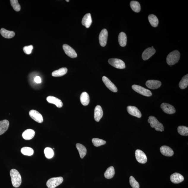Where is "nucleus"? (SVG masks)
<instances>
[{"label":"nucleus","instance_id":"nucleus-1","mask_svg":"<svg viewBox=\"0 0 188 188\" xmlns=\"http://www.w3.org/2000/svg\"><path fill=\"white\" fill-rule=\"evenodd\" d=\"M10 174L13 187H19L22 183V179L19 171L15 169H12L10 171Z\"/></svg>","mask_w":188,"mask_h":188},{"label":"nucleus","instance_id":"nucleus-2","mask_svg":"<svg viewBox=\"0 0 188 188\" xmlns=\"http://www.w3.org/2000/svg\"><path fill=\"white\" fill-rule=\"evenodd\" d=\"M180 58V53L177 50H174L170 53L167 58V62L170 66L174 65L178 62Z\"/></svg>","mask_w":188,"mask_h":188},{"label":"nucleus","instance_id":"nucleus-3","mask_svg":"<svg viewBox=\"0 0 188 188\" xmlns=\"http://www.w3.org/2000/svg\"><path fill=\"white\" fill-rule=\"evenodd\" d=\"M148 122L150 123L151 128H154L156 130L161 132L164 131V127L163 125L159 122L155 117L149 116Z\"/></svg>","mask_w":188,"mask_h":188},{"label":"nucleus","instance_id":"nucleus-4","mask_svg":"<svg viewBox=\"0 0 188 188\" xmlns=\"http://www.w3.org/2000/svg\"><path fill=\"white\" fill-rule=\"evenodd\" d=\"M63 181V178L61 177L52 178L48 180L46 185L48 188H55L60 185Z\"/></svg>","mask_w":188,"mask_h":188},{"label":"nucleus","instance_id":"nucleus-5","mask_svg":"<svg viewBox=\"0 0 188 188\" xmlns=\"http://www.w3.org/2000/svg\"><path fill=\"white\" fill-rule=\"evenodd\" d=\"M132 88L135 91L139 94L146 97H150L152 96V93L151 91L140 86L133 85Z\"/></svg>","mask_w":188,"mask_h":188},{"label":"nucleus","instance_id":"nucleus-6","mask_svg":"<svg viewBox=\"0 0 188 188\" xmlns=\"http://www.w3.org/2000/svg\"><path fill=\"white\" fill-rule=\"evenodd\" d=\"M109 64L114 67L120 69L125 68V63L122 60L118 59L112 58L108 61Z\"/></svg>","mask_w":188,"mask_h":188},{"label":"nucleus","instance_id":"nucleus-7","mask_svg":"<svg viewBox=\"0 0 188 188\" xmlns=\"http://www.w3.org/2000/svg\"><path fill=\"white\" fill-rule=\"evenodd\" d=\"M135 156L137 161L139 163L145 164L147 162V157L145 153L140 149L135 151Z\"/></svg>","mask_w":188,"mask_h":188},{"label":"nucleus","instance_id":"nucleus-8","mask_svg":"<svg viewBox=\"0 0 188 188\" xmlns=\"http://www.w3.org/2000/svg\"><path fill=\"white\" fill-rule=\"evenodd\" d=\"M108 36L107 30L104 29L102 30L99 36V41L101 46L105 47L106 45Z\"/></svg>","mask_w":188,"mask_h":188},{"label":"nucleus","instance_id":"nucleus-9","mask_svg":"<svg viewBox=\"0 0 188 188\" xmlns=\"http://www.w3.org/2000/svg\"><path fill=\"white\" fill-rule=\"evenodd\" d=\"M30 117L38 123H41L43 121V117L42 115L37 110H31L29 112Z\"/></svg>","mask_w":188,"mask_h":188},{"label":"nucleus","instance_id":"nucleus-10","mask_svg":"<svg viewBox=\"0 0 188 188\" xmlns=\"http://www.w3.org/2000/svg\"><path fill=\"white\" fill-rule=\"evenodd\" d=\"M63 48L67 55L70 58H74L77 56V54L75 50L67 44H64L63 45Z\"/></svg>","mask_w":188,"mask_h":188},{"label":"nucleus","instance_id":"nucleus-11","mask_svg":"<svg viewBox=\"0 0 188 188\" xmlns=\"http://www.w3.org/2000/svg\"><path fill=\"white\" fill-rule=\"evenodd\" d=\"M161 108L163 112L167 114H173L176 112L174 107L167 103H163L161 105Z\"/></svg>","mask_w":188,"mask_h":188},{"label":"nucleus","instance_id":"nucleus-12","mask_svg":"<svg viewBox=\"0 0 188 188\" xmlns=\"http://www.w3.org/2000/svg\"><path fill=\"white\" fill-rule=\"evenodd\" d=\"M102 80L104 83L109 89L113 92H118V90L116 87L108 78L106 76H103Z\"/></svg>","mask_w":188,"mask_h":188},{"label":"nucleus","instance_id":"nucleus-13","mask_svg":"<svg viewBox=\"0 0 188 188\" xmlns=\"http://www.w3.org/2000/svg\"><path fill=\"white\" fill-rule=\"evenodd\" d=\"M161 84L160 81L154 80H148L146 83V85L147 87L151 89H158L161 86Z\"/></svg>","mask_w":188,"mask_h":188},{"label":"nucleus","instance_id":"nucleus-14","mask_svg":"<svg viewBox=\"0 0 188 188\" xmlns=\"http://www.w3.org/2000/svg\"><path fill=\"white\" fill-rule=\"evenodd\" d=\"M127 110L129 114L131 116L140 118L141 114L138 109L135 106H129L127 107Z\"/></svg>","mask_w":188,"mask_h":188},{"label":"nucleus","instance_id":"nucleus-15","mask_svg":"<svg viewBox=\"0 0 188 188\" xmlns=\"http://www.w3.org/2000/svg\"><path fill=\"white\" fill-rule=\"evenodd\" d=\"M170 179L172 182L174 184H179L183 182L184 178L181 174L176 173L171 175Z\"/></svg>","mask_w":188,"mask_h":188},{"label":"nucleus","instance_id":"nucleus-16","mask_svg":"<svg viewBox=\"0 0 188 188\" xmlns=\"http://www.w3.org/2000/svg\"><path fill=\"white\" fill-rule=\"evenodd\" d=\"M46 100L48 102L56 105L58 108H62L63 105L61 100L53 96H48Z\"/></svg>","mask_w":188,"mask_h":188},{"label":"nucleus","instance_id":"nucleus-17","mask_svg":"<svg viewBox=\"0 0 188 188\" xmlns=\"http://www.w3.org/2000/svg\"><path fill=\"white\" fill-rule=\"evenodd\" d=\"M155 52L156 50L154 48H147L143 52L142 54L143 59L144 60L148 59L155 53Z\"/></svg>","mask_w":188,"mask_h":188},{"label":"nucleus","instance_id":"nucleus-18","mask_svg":"<svg viewBox=\"0 0 188 188\" xmlns=\"http://www.w3.org/2000/svg\"><path fill=\"white\" fill-rule=\"evenodd\" d=\"M103 115L102 109L99 105L96 107L94 109V118L97 122H98L102 119Z\"/></svg>","mask_w":188,"mask_h":188},{"label":"nucleus","instance_id":"nucleus-19","mask_svg":"<svg viewBox=\"0 0 188 188\" xmlns=\"http://www.w3.org/2000/svg\"><path fill=\"white\" fill-rule=\"evenodd\" d=\"M160 151L162 154L166 157H171L174 154V152L173 149L170 147L163 146L160 147Z\"/></svg>","mask_w":188,"mask_h":188},{"label":"nucleus","instance_id":"nucleus-20","mask_svg":"<svg viewBox=\"0 0 188 188\" xmlns=\"http://www.w3.org/2000/svg\"><path fill=\"white\" fill-rule=\"evenodd\" d=\"M92 23L91 16L90 13L86 14L83 18L82 23L86 28L90 27Z\"/></svg>","mask_w":188,"mask_h":188},{"label":"nucleus","instance_id":"nucleus-21","mask_svg":"<svg viewBox=\"0 0 188 188\" xmlns=\"http://www.w3.org/2000/svg\"><path fill=\"white\" fill-rule=\"evenodd\" d=\"M35 131L31 129H28L26 130L22 134L23 138L26 140H29L33 139L35 136Z\"/></svg>","mask_w":188,"mask_h":188},{"label":"nucleus","instance_id":"nucleus-22","mask_svg":"<svg viewBox=\"0 0 188 188\" xmlns=\"http://www.w3.org/2000/svg\"><path fill=\"white\" fill-rule=\"evenodd\" d=\"M9 122L7 120L0 121V135H2L9 128Z\"/></svg>","mask_w":188,"mask_h":188},{"label":"nucleus","instance_id":"nucleus-23","mask_svg":"<svg viewBox=\"0 0 188 188\" xmlns=\"http://www.w3.org/2000/svg\"><path fill=\"white\" fill-rule=\"evenodd\" d=\"M0 33L3 37L8 39L13 38L15 35V33L14 31H9L4 28H1Z\"/></svg>","mask_w":188,"mask_h":188},{"label":"nucleus","instance_id":"nucleus-24","mask_svg":"<svg viewBox=\"0 0 188 188\" xmlns=\"http://www.w3.org/2000/svg\"><path fill=\"white\" fill-rule=\"evenodd\" d=\"M81 103L83 105L87 106L90 102V97L88 94L86 92H83L80 96Z\"/></svg>","mask_w":188,"mask_h":188},{"label":"nucleus","instance_id":"nucleus-25","mask_svg":"<svg viewBox=\"0 0 188 188\" xmlns=\"http://www.w3.org/2000/svg\"><path fill=\"white\" fill-rule=\"evenodd\" d=\"M119 44L122 47H125L127 45V36L124 32H121L119 34L118 37Z\"/></svg>","mask_w":188,"mask_h":188},{"label":"nucleus","instance_id":"nucleus-26","mask_svg":"<svg viewBox=\"0 0 188 188\" xmlns=\"http://www.w3.org/2000/svg\"><path fill=\"white\" fill-rule=\"evenodd\" d=\"M76 147L78 151L80 158L83 159L86 154L87 150L86 147L80 143H77Z\"/></svg>","mask_w":188,"mask_h":188},{"label":"nucleus","instance_id":"nucleus-27","mask_svg":"<svg viewBox=\"0 0 188 188\" xmlns=\"http://www.w3.org/2000/svg\"><path fill=\"white\" fill-rule=\"evenodd\" d=\"M67 69L66 68H62L59 69L54 71L52 72V75L53 77H60L64 76L67 72Z\"/></svg>","mask_w":188,"mask_h":188},{"label":"nucleus","instance_id":"nucleus-28","mask_svg":"<svg viewBox=\"0 0 188 188\" xmlns=\"http://www.w3.org/2000/svg\"><path fill=\"white\" fill-rule=\"evenodd\" d=\"M115 174L114 167L111 166L107 169L104 173V176L106 178L110 179L114 176Z\"/></svg>","mask_w":188,"mask_h":188},{"label":"nucleus","instance_id":"nucleus-29","mask_svg":"<svg viewBox=\"0 0 188 188\" xmlns=\"http://www.w3.org/2000/svg\"><path fill=\"white\" fill-rule=\"evenodd\" d=\"M148 19L149 23L153 27H157L158 25L159 20L158 18L153 15H150L148 16Z\"/></svg>","mask_w":188,"mask_h":188},{"label":"nucleus","instance_id":"nucleus-30","mask_svg":"<svg viewBox=\"0 0 188 188\" xmlns=\"http://www.w3.org/2000/svg\"><path fill=\"white\" fill-rule=\"evenodd\" d=\"M188 85V75L184 76L179 83V87L181 89L187 88Z\"/></svg>","mask_w":188,"mask_h":188},{"label":"nucleus","instance_id":"nucleus-31","mask_svg":"<svg viewBox=\"0 0 188 188\" xmlns=\"http://www.w3.org/2000/svg\"><path fill=\"white\" fill-rule=\"evenodd\" d=\"M131 9L135 12L138 13L141 10L140 5L138 2L135 1H132L130 3Z\"/></svg>","mask_w":188,"mask_h":188},{"label":"nucleus","instance_id":"nucleus-32","mask_svg":"<svg viewBox=\"0 0 188 188\" xmlns=\"http://www.w3.org/2000/svg\"><path fill=\"white\" fill-rule=\"evenodd\" d=\"M21 152L24 155L31 156L33 154L34 150L30 147H25L21 148Z\"/></svg>","mask_w":188,"mask_h":188},{"label":"nucleus","instance_id":"nucleus-33","mask_svg":"<svg viewBox=\"0 0 188 188\" xmlns=\"http://www.w3.org/2000/svg\"><path fill=\"white\" fill-rule=\"evenodd\" d=\"M178 132L180 135L183 136L188 135V128L184 126H180L178 127Z\"/></svg>","mask_w":188,"mask_h":188},{"label":"nucleus","instance_id":"nucleus-34","mask_svg":"<svg viewBox=\"0 0 188 188\" xmlns=\"http://www.w3.org/2000/svg\"><path fill=\"white\" fill-rule=\"evenodd\" d=\"M44 153L45 157L48 159H51L53 157L54 151L50 147H46L44 149Z\"/></svg>","mask_w":188,"mask_h":188},{"label":"nucleus","instance_id":"nucleus-35","mask_svg":"<svg viewBox=\"0 0 188 188\" xmlns=\"http://www.w3.org/2000/svg\"><path fill=\"white\" fill-rule=\"evenodd\" d=\"M92 142L94 146L96 147H99L104 145L106 143L105 141L97 138L92 139Z\"/></svg>","mask_w":188,"mask_h":188},{"label":"nucleus","instance_id":"nucleus-36","mask_svg":"<svg viewBox=\"0 0 188 188\" xmlns=\"http://www.w3.org/2000/svg\"><path fill=\"white\" fill-rule=\"evenodd\" d=\"M10 1L14 10L17 12L19 11L21 9V7L18 3V1L17 0H11Z\"/></svg>","mask_w":188,"mask_h":188},{"label":"nucleus","instance_id":"nucleus-37","mask_svg":"<svg viewBox=\"0 0 188 188\" xmlns=\"http://www.w3.org/2000/svg\"><path fill=\"white\" fill-rule=\"evenodd\" d=\"M129 182L131 187L133 188H139L140 187V185L138 182L132 176L130 177Z\"/></svg>","mask_w":188,"mask_h":188},{"label":"nucleus","instance_id":"nucleus-38","mask_svg":"<svg viewBox=\"0 0 188 188\" xmlns=\"http://www.w3.org/2000/svg\"><path fill=\"white\" fill-rule=\"evenodd\" d=\"M33 48V46L32 45L25 46L23 48V50L26 54H30L31 53Z\"/></svg>","mask_w":188,"mask_h":188},{"label":"nucleus","instance_id":"nucleus-39","mask_svg":"<svg viewBox=\"0 0 188 188\" xmlns=\"http://www.w3.org/2000/svg\"><path fill=\"white\" fill-rule=\"evenodd\" d=\"M34 81L37 83H40L42 82L41 78L39 76H36L34 79Z\"/></svg>","mask_w":188,"mask_h":188},{"label":"nucleus","instance_id":"nucleus-40","mask_svg":"<svg viewBox=\"0 0 188 188\" xmlns=\"http://www.w3.org/2000/svg\"><path fill=\"white\" fill-rule=\"evenodd\" d=\"M66 1L67 2H69V0H66Z\"/></svg>","mask_w":188,"mask_h":188}]
</instances>
